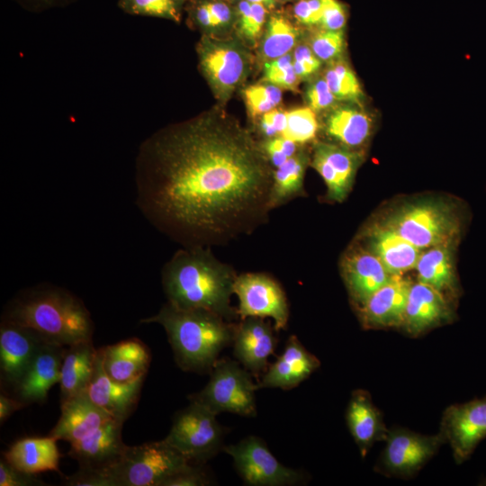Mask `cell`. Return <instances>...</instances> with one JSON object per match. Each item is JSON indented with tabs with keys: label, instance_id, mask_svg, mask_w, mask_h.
<instances>
[{
	"label": "cell",
	"instance_id": "cell-1",
	"mask_svg": "<svg viewBox=\"0 0 486 486\" xmlns=\"http://www.w3.org/2000/svg\"><path fill=\"white\" fill-rule=\"evenodd\" d=\"M273 171L248 130L209 112L142 146L136 204L184 248L220 245L267 220Z\"/></svg>",
	"mask_w": 486,
	"mask_h": 486
},
{
	"label": "cell",
	"instance_id": "cell-2",
	"mask_svg": "<svg viewBox=\"0 0 486 486\" xmlns=\"http://www.w3.org/2000/svg\"><path fill=\"white\" fill-rule=\"evenodd\" d=\"M237 275L206 247L184 248L164 266L162 285L167 302L180 309H202L228 321L238 316L230 306Z\"/></svg>",
	"mask_w": 486,
	"mask_h": 486
},
{
	"label": "cell",
	"instance_id": "cell-3",
	"mask_svg": "<svg viewBox=\"0 0 486 486\" xmlns=\"http://www.w3.org/2000/svg\"><path fill=\"white\" fill-rule=\"evenodd\" d=\"M2 320L29 328L47 342L68 346L92 340L90 312L76 295L56 286L27 289L13 299Z\"/></svg>",
	"mask_w": 486,
	"mask_h": 486
},
{
	"label": "cell",
	"instance_id": "cell-4",
	"mask_svg": "<svg viewBox=\"0 0 486 486\" xmlns=\"http://www.w3.org/2000/svg\"><path fill=\"white\" fill-rule=\"evenodd\" d=\"M140 322L161 325L178 366L195 373H210L220 353L233 343L236 328L234 323L210 310L180 309L169 302Z\"/></svg>",
	"mask_w": 486,
	"mask_h": 486
},
{
	"label": "cell",
	"instance_id": "cell-5",
	"mask_svg": "<svg viewBox=\"0 0 486 486\" xmlns=\"http://www.w3.org/2000/svg\"><path fill=\"white\" fill-rule=\"evenodd\" d=\"M384 224L421 250L454 242L461 230L460 218L454 208L438 200L404 205Z\"/></svg>",
	"mask_w": 486,
	"mask_h": 486
},
{
	"label": "cell",
	"instance_id": "cell-6",
	"mask_svg": "<svg viewBox=\"0 0 486 486\" xmlns=\"http://www.w3.org/2000/svg\"><path fill=\"white\" fill-rule=\"evenodd\" d=\"M191 464H194L162 439L127 446L121 460L108 472L114 486H162Z\"/></svg>",
	"mask_w": 486,
	"mask_h": 486
},
{
	"label": "cell",
	"instance_id": "cell-7",
	"mask_svg": "<svg viewBox=\"0 0 486 486\" xmlns=\"http://www.w3.org/2000/svg\"><path fill=\"white\" fill-rule=\"evenodd\" d=\"M256 384L245 367L231 359L217 360L210 371V380L190 400L207 407L215 414L230 412L245 417L256 414Z\"/></svg>",
	"mask_w": 486,
	"mask_h": 486
},
{
	"label": "cell",
	"instance_id": "cell-8",
	"mask_svg": "<svg viewBox=\"0 0 486 486\" xmlns=\"http://www.w3.org/2000/svg\"><path fill=\"white\" fill-rule=\"evenodd\" d=\"M216 415L202 404L190 400V404L175 416L164 440L191 464H202L222 446L225 430Z\"/></svg>",
	"mask_w": 486,
	"mask_h": 486
},
{
	"label": "cell",
	"instance_id": "cell-9",
	"mask_svg": "<svg viewBox=\"0 0 486 486\" xmlns=\"http://www.w3.org/2000/svg\"><path fill=\"white\" fill-rule=\"evenodd\" d=\"M197 52L200 68L213 94L220 101H228L249 73V53L236 40L209 35L201 39Z\"/></svg>",
	"mask_w": 486,
	"mask_h": 486
},
{
	"label": "cell",
	"instance_id": "cell-10",
	"mask_svg": "<svg viewBox=\"0 0 486 486\" xmlns=\"http://www.w3.org/2000/svg\"><path fill=\"white\" fill-rule=\"evenodd\" d=\"M384 441L375 469L386 476L407 479L416 475L445 444L439 432L423 435L399 427L389 429Z\"/></svg>",
	"mask_w": 486,
	"mask_h": 486
},
{
	"label": "cell",
	"instance_id": "cell-11",
	"mask_svg": "<svg viewBox=\"0 0 486 486\" xmlns=\"http://www.w3.org/2000/svg\"><path fill=\"white\" fill-rule=\"evenodd\" d=\"M223 449L233 458L237 472L248 485H294L304 480L302 472L283 465L257 436H249Z\"/></svg>",
	"mask_w": 486,
	"mask_h": 486
},
{
	"label": "cell",
	"instance_id": "cell-12",
	"mask_svg": "<svg viewBox=\"0 0 486 486\" xmlns=\"http://www.w3.org/2000/svg\"><path fill=\"white\" fill-rule=\"evenodd\" d=\"M233 292L238 298V315L247 317L272 318L275 331L286 328L289 307L281 285L270 276L261 273H247L237 275Z\"/></svg>",
	"mask_w": 486,
	"mask_h": 486
},
{
	"label": "cell",
	"instance_id": "cell-13",
	"mask_svg": "<svg viewBox=\"0 0 486 486\" xmlns=\"http://www.w3.org/2000/svg\"><path fill=\"white\" fill-rule=\"evenodd\" d=\"M439 433L450 446L455 463L467 461L486 437V396L448 406Z\"/></svg>",
	"mask_w": 486,
	"mask_h": 486
},
{
	"label": "cell",
	"instance_id": "cell-14",
	"mask_svg": "<svg viewBox=\"0 0 486 486\" xmlns=\"http://www.w3.org/2000/svg\"><path fill=\"white\" fill-rule=\"evenodd\" d=\"M361 158L360 151L331 141L314 144L310 165L324 180L328 200H345L351 190Z\"/></svg>",
	"mask_w": 486,
	"mask_h": 486
},
{
	"label": "cell",
	"instance_id": "cell-15",
	"mask_svg": "<svg viewBox=\"0 0 486 486\" xmlns=\"http://www.w3.org/2000/svg\"><path fill=\"white\" fill-rule=\"evenodd\" d=\"M146 376L130 382L111 378L103 364V348L97 350L94 367L86 393L99 408L112 418L125 421L135 410Z\"/></svg>",
	"mask_w": 486,
	"mask_h": 486
},
{
	"label": "cell",
	"instance_id": "cell-16",
	"mask_svg": "<svg viewBox=\"0 0 486 486\" xmlns=\"http://www.w3.org/2000/svg\"><path fill=\"white\" fill-rule=\"evenodd\" d=\"M123 423L110 418L82 439L71 443L69 456L77 461L80 469L108 472L121 460L127 447L122 438Z\"/></svg>",
	"mask_w": 486,
	"mask_h": 486
},
{
	"label": "cell",
	"instance_id": "cell-17",
	"mask_svg": "<svg viewBox=\"0 0 486 486\" xmlns=\"http://www.w3.org/2000/svg\"><path fill=\"white\" fill-rule=\"evenodd\" d=\"M46 340L36 331L2 320L0 326L1 381L14 389Z\"/></svg>",
	"mask_w": 486,
	"mask_h": 486
},
{
	"label": "cell",
	"instance_id": "cell-18",
	"mask_svg": "<svg viewBox=\"0 0 486 486\" xmlns=\"http://www.w3.org/2000/svg\"><path fill=\"white\" fill-rule=\"evenodd\" d=\"M453 318L454 310L443 292L418 281L411 284L400 326L408 335L420 336Z\"/></svg>",
	"mask_w": 486,
	"mask_h": 486
},
{
	"label": "cell",
	"instance_id": "cell-19",
	"mask_svg": "<svg viewBox=\"0 0 486 486\" xmlns=\"http://www.w3.org/2000/svg\"><path fill=\"white\" fill-rule=\"evenodd\" d=\"M411 284L402 274H393L364 302L356 306L362 325L365 328L400 327Z\"/></svg>",
	"mask_w": 486,
	"mask_h": 486
},
{
	"label": "cell",
	"instance_id": "cell-20",
	"mask_svg": "<svg viewBox=\"0 0 486 486\" xmlns=\"http://www.w3.org/2000/svg\"><path fill=\"white\" fill-rule=\"evenodd\" d=\"M340 103L327 111L324 133L331 142L359 151L373 133L374 117L360 103Z\"/></svg>",
	"mask_w": 486,
	"mask_h": 486
},
{
	"label": "cell",
	"instance_id": "cell-21",
	"mask_svg": "<svg viewBox=\"0 0 486 486\" xmlns=\"http://www.w3.org/2000/svg\"><path fill=\"white\" fill-rule=\"evenodd\" d=\"M66 346L45 341L14 388L16 398L25 404L46 400L50 388L59 383Z\"/></svg>",
	"mask_w": 486,
	"mask_h": 486
},
{
	"label": "cell",
	"instance_id": "cell-22",
	"mask_svg": "<svg viewBox=\"0 0 486 486\" xmlns=\"http://www.w3.org/2000/svg\"><path fill=\"white\" fill-rule=\"evenodd\" d=\"M341 271L356 306L364 302L393 275L373 252L362 249L352 250L344 256Z\"/></svg>",
	"mask_w": 486,
	"mask_h": 486
},
{
	"label": "cell",
	"instance_id": "cell-23",
	"mask_svg": "<svg viewBox=\"0 0 486 486\" xmlns=\"http://www.w3.org/2000/svg\"><path fill=\"white\" fill-rule=\"evenodd\" d=\"M234 356L248 370L257 374L267 366V359L276 346V337L263 318L247 317L236 325Z\"/></svg>",
	"mask_w": 486,
	"mask_h": 486
},
{
	"label": "cell",
	"instance_id": "cell-24",
	"mask_svg": "<svg viewBox=\"0 0 486 486\" xmlns=\"http://www.w3.org/2000/svg\"><path fill=\"white\" fill-rule=\"evenodd\" d=\"M320 365L319 359L310 354L295 336H291L284 352L268 368L256 388L292 389L307 379Z\"/></svg>",
	"mask_w": 486,
	"mask_h": 486
},
{
	"label": "cell",
	"instance_id": "cell-25",
	"mask_svg": "<svg viewBox=\"0 0 486 486\" xmlns=\"http://www.w3.org/2000/svg\"><path fill=\"white\" fill-rule=\"evenodd\" d=\"M346 421L363 457L375 442L384 441L389 430L370 393L362 389L353 391L346 410Z\"/></svg>",
	"mask_w": 486,
	"mask_h": 486
},
{
	"label": "cell",
	"instance_id": "cell-26",
	"mask_svg": "<svg viewBox=\"0 0 486 486\" xmlns=\"http://www.w3.org/2000/svg\"><path fill=\"white\" fill-rule=\"evenodd\" d=\"M60 409L61 415L48 436L56 440L69 442V444L82 439L112 418L111 415L95 405L86 392L61 403Z\"/></svg>",
	"mask_w": 486,
	"mask_h": 486
},
{
	"label": "cell",
	"instance_id": "cell-27",
	"mask_svg": "<svg viewBox=\"0 0 486 486\" xmlns=\"http://www.w3.org/2000/svg\"><path fill=\"white\" fill-rule=\"evenodd\" d=\"M102 348L104 370L113 380L130 382L146 376L151 355L141 340L131 338Z\"/></svg>",
	"mask_w": 486,
	"mask_h": 486
},
{
	"label": "cell",
	"instance_id": "cell-28",
	"mask_svg": "<svg viewBox=\"0 0 486 486\" xmlns=\"http://www.w3.org/2000/svg\"><path fill=\"white\" fill-rule=\"evenodd\" d=\"M369 247L392 274H402L415 268L422 252L385 224L371 230Z\"/></svg>",
	"mask_w": 486,
	"mask_h": 486
},
{
	"label": "cell",
	"instance_id": "cell-29",
	"mask_svg": "<svg viewBox=\"0 0 486 486\" xmlns=\"http://www.w3.org/2000/svg\"><path fill=\"white\" fill-rule=\"evenodd\" d=\"M56 442L50 436L23 437L9 446L4 453V459L31 474L58 471L60 454Z\"/></svg>",
	"mask_w": 486,
	"mask_h": 486
},
{
	"label": "cell",
	"instance_id": "cell-30",
	"mask_svg": "<svg viewBox=\"0 0 486 486\" xmlns=\"http://www.w3.org/2000/svg\"><path fill=\"white\" fill-rule=\"evenodd\" d=\"M97 350L92 340L66 346L60 371V404L86 391Z\"/></svg>",
	"mask_w": 486,
	"mask_h": 486
},
{
	"label": "cell",
	"instance_id": "cell-31",
	"mask_svg": "<svg viewBox=\"0 0 486 486\" xmlns=\"http://www.w3.org/2000/svg\"><path fill=\"white\" fill-rule=\"evenodd\" d=\"M454 242L436 245L422 251L416 264L418 282L444 293L457 290L454 266Z\"/></svg>",
	"mask_w": 486,
	"mask_h": 486
},
{
	"label": "cell",
	"instance_id": "cell-32",
	"mask_svg": "<svg viewBox=\"0 0 486 486\" xmlns=\"http://www.w3.org/2000/svg\"><path fill=\"white\" fill-rule=\"evenodd\" d=\"M310 163L308 153L301 148L282 166L273 171L269 193L270 211L303 194V179Z\"/></svg>",
	"mask_w": 486,
	"mask_h": 486
},
{
	"label": "cell",
	"instance_id": "cell-33",
	"mask_svg": "<svg viewBox=\"0 0 486 486\" xmlns=\"http://www.w3.org/2000/svg\"><path fill=\"white\" fill-rule=\"evenodd\" d=\"M301 31L281 14L269 16L260 43L259 54L266 61H272L289 54L301 40Z\"/></svg>",
	"mask_w": 486,
	"mask_h": 486
},
{
	"label": "cell",
	"instance_id": "cell-34",
	"mask_svg": "<svg viewBox=\"0 0 486 486\" xmlns=\"http://www.w3.org/2000/svg\"><path fill=\"white\" fill-rule=\"evenodd\" d=\"M322 76L338 102L360 103L364 98L360 82L343 57L327 63Z\"/></svg>",
	"mask_w": 486,
	"mask_h": 486
},
{
	"label": "cell",
	"instance_id": "cell-35",
	"mask_svg": "<svg viewBox=\"0 0 486 486\" xmlns=\"http://www.w3.org/2000/svg\"><path fill=\"white\" fill-rule=\"evenodd\" d=\"M286 127L281 136L302 146L315 140L320 123L316 112L309 106L286 111Z\"/></svg>",
	"mask_w": 486,
	"mask_h": 486
},
{
	"label": "cell",
	"instance_id": "cell-36",
	"mask_svg": "<svg viewBox=\"0 0 486 486\" xmlns=\"http://www.w3.org/2000/svg\"><path fill=\"white\" fill-rule=\"evenodd\" d=\"M243 99L249 116L256 119L280 104L282 89L265 81L247 86L243 90Z\"/></svg>",
	"mask_w": 486,
	"mask_h": 486
},
{
	"label": "cell",
	"instance_id": "cell-37",
	"mask_svg": "<svg viewBox=\"0 0 486 486\" xmlns=\"http://www.w3.org/2000/svg\"><path fill=\"white\" fill-rule=\"evenodd\" d=\"M183 3L184 0H119V6L130 14L179 22Z\"/></svg>",
	"mask_w": 486,
	"mask_h": 486
},
{
	"label": "cell",
	"instance_id": "cell-38",
	"mask_svg": "<svg viewBox=\"0 0 486 486\" xmlns=\"http://www.w3.org/2000/svg\"><path fill=\"white\" fill-rule=\"evenodd\" d=\"M267 8L258 3L241 0L238 4V27L243 40L254 44L266 23Z\"/></svg>",
	"mask_w": 486,
	"mask_h": 486
},
{
	"label": "cell",
	"instance_id": "cell-39",
	"mask_svg": "<svg viewBox=\"0 0 486 486\" xmlns=\"http://www.w3.org/2000/svg\"><path fill=\"white\" fill-rule=\"evenodd\" d=\"M308 44L321 62L328 63L343 55L346 48L344 31L320 29L310 35Z\"/></svg>",
	"mask_w": 486,
	"mask_h": 486
},
{
	"label": "cell",
	"instance_id": "cell-40",
	"mask_svg": "<svg viewBox=\"0 0 486 486\" xmlns=\"http://www.w3.org/2000/svg\"><path fill=\"white\" fill-rule=\"evenodd\" d=\"M264 80L281 89L296 91L301 79L293 68L292 52L266 62Z\"/></svg>",
	"mask_w": 486,
	"mask_h": 486
},
{
	"label": "cell",
	"instance_id": "cell-41",
	"mask_svg": "<svg viewBox=\"0 0 486 486\" xmlns=\"http://www.w3.org/2000/svg\"><path fill=\"white\" fill-rule=\"evenodd\" d=\"M259 147L270 166L274 169L301 149V145L281 135L264 139L259 142Z\"/></svg>",
	"mask_w": 486,
	"mask_h": 486
},
{
	"label": "cell",
	"instance_id": "cell-42",
	"mask_svg": "<svg viewBox=\"0 0 486 486\" xmlns=\"http://www.w3.org/2000/svg\"><path fill=\"white\" fill-rule=\"evenodd\" d=\"M305 98L315 112H327L338 103L322 75L312 77L306 88Z\"/></svg>",
	"mask_w": 486,
	"mask_h": 486
},
{
	"label": "cell",
	"instance_id": "cell-43",
	"mask_svg": "<svg viewBox=\"0 0 486 486\" xmlns=\"http://www.w3.org/2000/svg\"><path fill=\"white\" fill-rule=\"evenodd\" d=\"M321 63L308 43H299L292 51L293 68L300 79L312 78Z\"/></svg>",
	"mask_w": 486,
	"mask_h": 486
},
{
	"label": "cell",
	"instance_id": "cell-44",
	"mask_svg": "<svg viewBox=\"0 0 486 486\" xmlns=\"http://www.w3.org/2000/svg\"><path fill=\"white\" fill-rule=\"evenodd\" d=\"M45 485L35 474H31L10 464L5 459L0 461V486Z\"/></svg>",
	"mask_w": 486,
	"mask_h": 486
},
{
	"label": "cell",
	"instance_id": "cell-45",
	"mask_svg": "<svg viewBox=\"0 0 486 486\" xmlns=\"http://www.w3.org/2000/svg\"><path fill=\"white\" fill-rule=\"evenodd\" d=\"M346 11L338 0H323L320 29L328 31H344L346 23Z\"/></svg>",
	"mask_w": 486,
	"mask_h": 486
},
{
	"label": "cell",
	"instance_id": "cell-46",
	"mask_svg": "<svg viewBox=\"0 0 486 486\" xmlns=\"http://www.w3.org/2000/svg\"><path fill=\"white\" fill-rule=\"evenodd\" d=\"M201 464H191L167 479L162 486H203L210 482L206 472Z\"/></svg>",
	"mask_w": 486,
	"mask_h": 486
},
{
	"label": "cell",
	"instance_id": "cell-47",
	"mask_svg": "<svg viewBox=\"0 0 486 486\" xmlns=\"http://www.w3.org/2000/svg\"><path fill=\"white\" fill-rule=\"evenodd\" d=\"M64 482L68 486H114L108 472L80 468L76 473L68 476Z\"/></svg>",
	"mask_w": 486,
	"mask_h": 486
},
{
	"label": "cell",
	"instance_id": "cell-48",
	"mask_svg": "<svg viewBox=\"0 0 486 486\" xmlns=\"http://www.w3.org/2000/svg\"><path fill=\"white\" fill-rule=\"evenodd\" d=\"M323 10V0H299L293 6V15L301 24L320 25Z\"/></svg>",
	"mask_w": 486,
	"mask_h": 486
},
{
	"label": "cell",
	"instance_id": "cell-49",
	"mask_svg": "<svg viewBox=\"0 0 486 486\" xmlns=\"http://www.w3.org/2000/svg\"><path fill=\"white\" fill-rule=\"evenodd\" d=\"M286 111L274 108L262 116L259 120V130L265 139L280 136L286 127Z\"/></svg>",
	"mask_w": 486,
	"mask_h": 486
},
{
	"label": "cell",
	"instance_id": "cell-50",
	"mask_svg": "<svg viewBox=\"0 0 486 486\" xmlns=\"http://www.w3.org/2000/svg\"><path fill=\"white\" fill-rule=\"evenodd\" d=\"M204 3L212 15L215 28L229 25L232 20L230 7L221 0H204Z\"/></svg>",
	"mask_w": 486,
	"mask_h": 486
},
{
	"label": "cell",
	"instance_id": "cell-51",
	"mask_svg": "<svg viewBox=\"0 0 486 486\" xmlns=\"http://www.w3.org/2000/svg\"><path fill=\"white\" fill-rule=\"evenodd\" d=\"M26 404L19 399L0 395V423L3 424L13 413L23 408Z\"/></svg>",
	"mask_w": 486,
	"mask_h": 486
},
{
	"label": "cell",
	"instance_id": "cell-52",
	"mask_svg": "<svg viewBox=\"0 0 486 486\" xmlns=\"http://www.w3.org/2000/svg\"><path fill=\"white\" fill-rule=\"evenodd\" d=\"M248 1L250 3L261 4L264 6H266L267 9H272L276 3V0H248Z\"/></svg>",
	"mask_w": 486,
	"mask_h": 486
},
{
	"label": "cell",
	"instance_id": "cell-53",
	"mask_svg": "<svg viewBox=\"0 0 486 486\" xmlns=\"http://www.w3.org/2000/svg\"><path fill=\"white\" fill-rule=\"evenodd\" d=\"M32 1L39 3L40 4L49 5V4H55L56 3H59L62 0H32Z\"/></svg>",
	"mask_w": 486,
	"mask_h": 486
},
{
	"label": "cell",
	"instance_id": "cell-54",
	"mask_svg": "<svg viewBox=\"0 0 486 486\" xmlns=\"http://www.w3.org/2000/svg\"><path fill=\"white\" fill-rule=\"evenodd\" d=\"M479 484L486 486V478H484L482 481H481V482Z\"/></svg>",
	"mask_w": 486,
	"mask_h": 486
},
{
	"label": "cell",
	"instance_id": "cell-55",
	"mask_svg": "<svg viewBox=\"0 0 486 486\" xmlns=\"http://www.w3.org/2000/svg\"><path fill=\"white\" fill-rule=\"evenodd\" d=\"M221 1H230V0H221Z\"/></svg>",
	"mask_w": 486,
	"mask_h": 486
}]
</instances>
